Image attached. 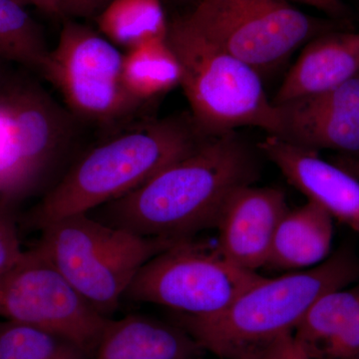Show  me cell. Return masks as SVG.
I'll list each match as a JSON object with an SVG mask.
<instances>
[{"label": "cell", "instance_id": "obj_1", "mask_svg": "<svg viewBox=\"0 0 359 359\" xmlns=\"http://www.w3.org/2000/svg\"><path fill=\"white\" fill-rule=\"evenodd\" d=\"M257 176L256 153L236 132L208 137L136 190L102 205L94 218L142 237L190 240L217 228L231 196Z\"/></svg>", "mask_w": 359, "mask_h": 359}, {"label": "cell", "instance_id": "obj_2", "mask_svg": "<svg viewBox=\"0 0 359 359\" xmlns=\"http://www.w3.org/2000/svg\"><path fill=\"white\" fill-rule=\"evenodd\" d=\"M358 280L359 257L346 245L313 268L278 278L262 276L216 316H175L174 323L219 358L255 359L273 340L294 334L323 295Z\"/></svg>", "mask_w": 359, "mask_h": 359}, {"label": "cell", "instance_id": "obj_3", "mask_svg": "<svg viewBox=\"0 0 359 359\" xmlns=\"http://www.w3.org/2000/svg\"><path fill=\"white\" fill-rule=\"evenodd\" d=\"M191 114L141 123L89 151L47 193L32 224L86 214L136 190L205 139Z\"/></svg>", "mask_w": 359, "mask_h": 359}, {"label": "cell", "instance_id": "obj_4", "mask_svg": "<svg viewBox=\"0 0 359 359\" xmlns=\"http://www.w3.org/2000/svg\"><path fill=\"white\" fill-rule=\"evenodd\" d=\"M40 231L35 248L92 306L109 318L142 266L182 242L142 237L87 212L59 219Z\"/></svg>", "mask_w": 359, "mask_h": 359}, {"label": "cell", "instance_id": "obj_5", "mask_svg": "<svg viewBox=\"0 0 359 359\" xmlns=\"http://www.w3.org/2000/svg\"><path fill=\"white\" fill-rule=\"evenodd\" d=\"M167 40L178 58L180 86L201 133L219 136L256 127L273 134L276 106L255 68L205 39L182 16L169 23Z\"/></svg>", "mask_w": 359, "mask_h": 359}, {"label": "cell", "instance_id": "obj_6", "mask_svg": "<svg viewBox=\"0 0 359 359\" xmlns=\"http://www.w3.org/2000/svg\"><path fill=\"white\" fill-rule=\"evenodd\" d=\"M261 278L231 263L218 248L190 238L144 264L125 297L165 306L175 316L210 318L224 311Z\"/></svg>", "mask_w": 359, "mask_h": 359}, {"label": "cell", "instance_id": "obj_7", "mask_svg": "<svg viewBox=\"0 0 359 359\" xmlns=\"http://www.w3.org/2000/svg\"><path fill=\"white\" fill-rule=\"evenodd\" d=\"M71 137L63 110L36 85L7 77L0 84V201L32 194Z\"/></svg>", "mask_w": 359, "mask_h": 359}, {"label": "cell", "instance_id": "obj_8", "mask_svg": "<svg viewBox=\"0 0 359 359\" xmlns=\"http://www.w3.org/2000/svg\"><path fill=\"white\" fill-rule=\"evenodd\" d=\"M182 18L259 74L282 65L304 42L328 32L290 0H200Z\"/></svg>", "mask_w": 359, "mask_h": 359}, {"label": "cell", "instance_id": "obj_9", "mask_svg": "<svg viewBox=\"0 0 359 359\" xmlns=\"http://www.w3.org/2000/svg\"><path fill=\"white\" fill-rule=\"evenodd\" d=\"M123 54L91 28L66 23L40 72L59 90L73 113L111 124L127 119L142 104L130 95L122 75Z\"/></svg>", "mask_w": 359, "mask_h": 359}, {"label": "cell", "instance_id": "obj_10", "mask_svg": "<svg viewBox=\"0 0 359 359\" xmlns=\"http://www.w3.org/2000/svg\"><path fill=\"white\" fill-rule=\"evenodd\" d=\"M0 316L71 340L93 356L112 318L99 313L36 248L0 278Z\"/></svg>", "mask_w": 359, "mask_h": 359}, {"label": "cell", "instance_id": "obj_11", "mask_svg": "<svg viewBox=\"0 0 359 359\" xmlns=\"http://www.w3.org/2000/svg\"><path fill=\"white\" fill-rule=\"evenodd\" d=\"M275 104L273 135L299 147L359 156V75L334 89Z\"/></svg>", "mask_w": 359, "mask_h": 359}, {"label": "cell", "instance_id": "obj_12", "mask_svg": "<svg viewBox=\"0 0 359 359\" xmlns=\"http://www.w3.org/2000/svg\"><path fill=\"white\" fill-rule=\"evenodd\" d=\"M287 211L285 194L278 189L252 185L238 189L219 217L217 248L247 271L266 266L276 230Z\"/></svg>", "mask_w": 359, "mask_h": 359}, {"label": "cell", "instance_id": "obj_13", "mask_svg": "<svg viewBox=\"0 0 359 359\" xmlns=\"http://www.w3.org/2000/svg\"><path fill=\"white\" fill-rule=\"evenodd\" d=\"M259 150L309 201L359 233V180L316 151L269 136Z\"/></svg>", "mask_w": 359, "mask_h": 359}, {"label": "cell", "instance_id": "obj_14", "mask_svg": "<svg viewBox=\"0 0 359 359\" xmlns=\"http://www.w3.org/2000/svg\"><path fill=\"white\" fill-rule=\"evenodd\" d=\"M358 75L359 33H323L309 40L273 102L283 103L321 93Z\"/></svg>", "mask_w": 359, "mask_h": 359}, {"label": "cell", "instance_id": "obj_15", "mask_svg": "<svg viewBox=\"0 0 359 359\" xmlns=\"http://www.w3.org/2000/svg\"><path fill=\"white\" fill-rule=\"evenodd\" d=\"M204 353L176 323L130 314L110 320L92 359H199Z\"/></svg>", "mask_w": 359, "mask_h": 359}, {"label": "cell", "instance_id": "obj_16", "mask_svg": "<svg viewBox=\"0 0 359 359\" xmlns=\"http://www.w3.org/2000/svg\"><path fill=\"white\" fill-rule=\"evenodd\" d=\"M332 241L334 219L320 205L308 200L285 212L276 230L266 266L313 268L330 256Z\"/></svg>", "mask_w": 359, "mask_h": 359}, {"label": "cell", "instance_id": "obj_17", "mask_svg": "<svg viewBox=\"0 0 359 359\" xmlns=\"http://www.w3.org/2000/svg\"><path fill=\"white\" fill-rule=\"evenodd\" d=\"M123 81L130 95L144 103L181 83V67L167 37L150 40L123 54Z\"/></svg>", "mask_w": 359, "mask_h": 359}, {"label": "cell", "instance_id": "obj_18", "mask_svg": "<svg viewBox=\"0 0 359 359\" xmlns=\"http://www.w3.org/2000/svg\"><path fill=\"white\" fill-rule=\"evenodd\" d=\"M97 23L110 42L126 50L165 39L169 27L162 0H111L99 13Z\"/></svg>", "mask_w": 359, "mask_h": 359}, {"label": "cell", "instance_id": "obj_19", "mask_svg": "<svg viewBox=\"0 0 359 359\" xmlns=\"http://www.w3.org/2000/svg\"><path fill=\"white\" fill-rule=\"evenodd\" d=\"M359 313V283L323 295L295 328L294 335L311 358Z\"/></svg>", "mask_w": 359, "mask_h": 359}, {"label": "cell", "instance_id": "obj_20", "mask_svg": "<svg viewBox=\"0 0 359 359\" xmlns=\"http://www.w3.org/2000/svg\"><path fill=\"white\" fill-rule=\"evenodd\" d=\"M41 30L18 0H0V61L40 71L48 54Z\"/></svg>", "mask_w": 359, "mask_h": 359}, {"label": "cell", "instance_id": "obj_21", "mask_svg": "<svg viewBox=\"0 0 359 359\" xmlns=\"http://www.w3.org/2000/svg\"><path fill=\"white\" fill-rule=\"evenodd\" d=\"M0 359H92L65 337L41 328L0 321Z\"/></svg>", "mask_w": 359, "mask_h": 359}, {"label": "cell", "instance_id": "obj_22", "mask_svg": "<svg viewBox=\"0 0 359 359\" xmlns=\"http://www.w3.org/2000/svg\"><path fill=\"white\" fill-rule=\"evenodd\" d=\"M311 358L359 359V313L311 353Z\"/></svg>", "mask_w": 359, "mask_h": 359}, {"label": "cell", "instance_id": "obj_23", "mask_svg": "<svg viewBox=\"0 0 359 359\" xmlns=\"http://www.w3.org/2000/svg\"><path fill=\"white\" fill-rule=\"evenodd\" d=\"M11 205L0 201V278L20 261L21 250L18 229L11 215Z\"/></svg>", "mask_w": 359, "mask_h": 359}, {"label": "cell", "instance_id": "obj_24", "mask_svg": "<svg viewBox=\"0 0 359 359\" xmlns=\"http://www.w3.org/2000/svg\"><path fill=\"white\" fill-rule=\"evenodd\" d=\"M255 359H311L294 334L278 337L259 351Z\"/></svg>", "mask_w": 359, "mask_h": 359}, {"label": "cell", "instance_id": "obj_25", "mask_svg": "<svg viewBox=\"0 0 359 359\" xmlns=\"http://www.w3.org/2000/svg\"><path fill=\"white\" fill-rule=\"evenodd\" d=\"M111 0H62L63 14L89 18L94 15L107 6Z\"/></svg>", "mask_w": 359, "mask_h": 359}, {"label": "cell", "instance_id": "obj_26", "mask_svg": "<svg viewBox=\"0 0 359 359\" xmlns=\"http://www.w3.org/2000/svg\"><path fill=\"white\" fill-rule=\"evenodd\" d=\"M290 1L299 2V4L313 6L330 15L344 16L346 13V6L339 0H290Z\"/></svg>", "mask_w": 359, "mask_h": 359}, {"label": "cell", "instance_id": "obj_27", "mask_svg": "<svg viewBox=\"0 0 359 359\" xmlns=\"http://www.w3.org/2000/svg\"><path fill=\"white\" fill-rule=\"evenodd\" d=\"M23 4H30L36 6L40 11L50 15H63L62 0H18Z\"/></svg>", "mask_w": 359, "mask_h": 359}, {"label": "cell", "instance_id": "obj_28", "mask_svg": "<svg viewBox=\"0 0 359 359\" xmlns=\"http://www.w3.org/2000/svg\"><path fill=\"white\" fill-rule=\"evenodd\" d=\"M332 162L359 180V156L340 155Z\"/></svg>", "mask_w": 359, "mask_h": 359}, {"label": "cell", "instance_id": "obj_29", "mask_svg": "<svg viewBox=\"0 0 359 359\" xmlns=\"http://www.w3.org/2000/svg\"><path fill=\"white\" fill-rule=\"evenodd\" d=\"M1 61H0V84L4 83L6 81L7 76L6 70H4V66L1 65Z\"/></svg>", "mask_w": 359, "mask_h": 359}]
</instances>
